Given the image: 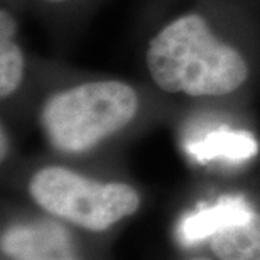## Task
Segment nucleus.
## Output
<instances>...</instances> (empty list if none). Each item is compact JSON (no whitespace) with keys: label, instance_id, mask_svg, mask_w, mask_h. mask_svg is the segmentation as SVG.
Segmentation results:
<instances>
[{"label":"nucleus","instance_id":"nucleus-1","mask_svg":"<svg viewBox=\"0 0 260 260\" xmlns=\"http://www.w3.org/2000/svg\"><path fill=\"white\" fill-rule=\"evenodd\" d=\"M145 64L160 90L189 96L228 95L248 78L240 51L215 38L198 14L166 25L150 41Z\"/></svg>","mask_w":260,"mask_h":260},{"label":"nucleus","instance_id":"nucleus-2","mask_svg":"<svg viewBox=\"0 0 260 260\" xmlns=\"http://www.w3.org/2000/svg\"><path fill=\"white\" fill-rule=\"evenodd\" d=\"M137 110L139 96L127 83L90 81L51 96L41 120L56 149L78 154L127 127Z\"/></svg>","mask_w":260,"mask_h":260},{"label":"nucleus","instance_id":"nucleus-3","mask_svg":"<svg viewBox=\"0 0 260 260\" xmlns=\"http://www.w3.org/2000/svg\"><path fill=\"white\" fill-rule=\"evenodd\" d=\"M29 193L49 215L91 232L107 230L140 206L132 186L98 183L58 166L39 169L29 181Z\"/></svg>","mask_w":260,"mask_h":260},{"label":"nucleus","instance_id":"nucleus-4","mask_svg":"<svg viewBox=\"0 0 260 260\" xmlns=\"http://www.w3.org/2000/svg\"><path fill=\"white\" fill-rule=\"evenodd\" d=\"M186 233H210V247L218 260H260V215L240 198H226L193 216Z\"/></svg>","mask_w":260,"mask_h":260},{"label":"nucleus","instance_id":"nucleus-5","mask_svg":"<svg viewBox=\"0 0 260 260\" xmlns=\"http://www.w3.org/2000/svg\"><path fill=\"white\" fill-rule=\"evenodd\" d=\"M2 252L12 260H76L66 230L49 221L5 230Z\"/></svg>","mask_w":260,"mask_h":260},{"label":"nucleus","instance_id":"nucleus-6","mask_svg":"<svg viewBox=\"0 0 260 260\" xmlns=\"http://www.w3.org/2000/svg\"><path fill=\"white\" fill-rule=\"evenodd\" d=\"M17 24L7 10L0 14V95L10 96L17 90L24 75V56L14 41Z\"/></svg>","mask_w":260,"mask_h":260},{"label":"nucleus","instance_id":"nucleus-7","mask_svg":"<svg viewBox=\"0 0 260 260\" xmlns=\"http://www.w3.org/2000/svg\"><path fill=\"white\" fill-rule=\"evenodd\" d=\"M5 155H7V135L2 128V159H5Z\"/></svg>","mask_w":260,"mask_h":260},{"label":"nucleus","instance_id":"nucleus-8","mask_svg":"<svg viewBox=\"0 0 260 260\" xmlns=\"http://www.w3.org/2000/svg\"><path fill=\"white\" fill-rule=\"evenodd\" d=\"M186 260H213V258H206V257H191V258H186Z\"/></svg>","mask_w":260,"mask_h":260},{"label":"nucleus","instance_id":"nucleus-9","mask_svg":"<svg viewBox=\"0 0 260 260\" xmlns=\"http://www.w3.org/2000/svg\"><path fill=\"white\" fill-rule=\"evenodd\" d=\"M48 2H63V0H48Z\"/></svg>","mask_w":260,"mask_h":260}]
</instances>
